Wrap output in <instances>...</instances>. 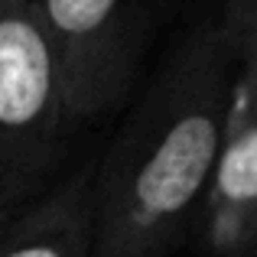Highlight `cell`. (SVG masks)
<instances>
[{
	"label": "cell",
	"mask_w": 257,
	"mask_h": 257,
	"mask_svg": "<svg viewBox=\"0 0 257 257\" xmlns=\"http://www.w3.org/2000/svg\"><path fill=\"white\" fill-rule=\"evenodd\" d=\"M238 59L218 26L170 56L94 166L91 257H170L205 208Z\"/></svg>",
	"instance_id": "cell-1"
},
{
	"label": "cell",
	"mask_w": 257,
	"mask_h": 257,
	"mask_svg": "<svg viewBox=\"0 0 257 257\" xmlns=\"http://www.w3.org/2000/svg\"><path fill=\"white\" fill-rule=\"evenodd\" d=\"M62 78L33 0H0V186L26 202L65 144Z\"/></svg>",
	"instance_id": "cell-2"
},
{
	"label": "cell",
	"mask_w": 257,
	"mask_h": 257,
	"mask_svg": "<svg viewBox=\"0 0 257 257\" xmlns=\"http://www.w3.org/2000/svg\"><path fill=\"white\" fill-rule=\"evenodd\" d=\"M62 78L65 111L98 117L124 94L137 65V0H33Z\"/></svg>",
	"instance_id": "cell-3"
},
{
	"label": "cell",
	"mask_w": 257,
	"mask_h": 257,
	"mask_svg": "<svg viewBox=\"0 0 257 257\" xmlns=\"http://www.w3.org/2000/svg\"><path fill=\"white\" fill-rule=\"evenodd\" d=\"M208 257H257V56L238 62L205 195Z\"/></svg>",
	"instance_id": "cell-4"
},
{
	"label": "cell",
	"mask_w": 257,
	"mask_h": 257,
	"mask_svg": "<svg viewBox=\"0 0 257 257\" xmlns=\"http://www.w3.org/2000/svg\"><path fill=\"white\" fill-rule=\"evenodd\" d=\"M94 166L62 179L0 221V257H91Z\"/></svg>",
	"instance_id": "cell-5"
},
{
	"label": "cell",
	"mask_w": 257,
	"mask_h": 257,
	"mask_svg": "<svg viewBox=\"0 0 257 257\" xmlns=\"http://www.w3.org/2000/svg\"><path fill=\"white\" fill-rule=\"evenodd\" d=\"M228 49L238 62L257 56V0H228L225 20L218 23Z\"/></svg>",
	"instance_id": "cell-6"
},
{
	"label": "cell",
	"mask_w": 257,
	"mask_h": 257,
	"mask_svg": "<svg viewBox=\"0 0 257 257\" xmlns=\"http://www.w3.org/2000/svg\"><path fill=\"white\" fill-rule=\"evenodd\" d=\"M17 205H20V202H13V199H10V192H7V189L0 186V221H4V218H7V215H10Z\"/></svg>",
	"instance_id": "cell-7"
}]
</instances>
